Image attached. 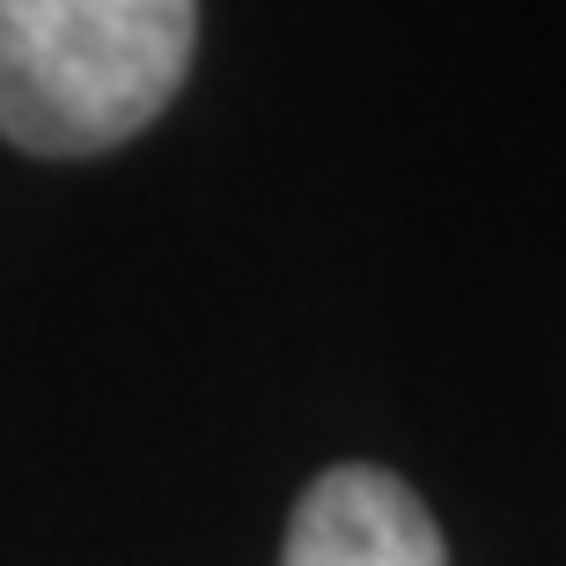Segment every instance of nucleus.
Masks as SVG:
<instances>
[{
    "mask_svg": "<svg viewBox=\"0 0 566 566\" xmlns=\"http://www.w3.org/2000/svg\"><path fill=\"white\" fill-rule=\"evenodd\" d=\"M280 566H449V545L398 471L338 463L294 501Z\"/></svg>",
    "mask_w": 566,
    "mask_h": 566,
    "instance_id": "2",
    "label": "nucleus"
},
{
    "mask_svg": "<svg viewBox=\"0 0 566 566\" xmlns=\"http://www.w3.org/2000/svg\"><path fill=\"white\" fill-rule=\"evenodd\" d=\"M199 0H0V133L22 155H104L185 88Z\"/></svg>",
    "mask_w": 566,
    "mask_h": 566,
    "instance_id": "1",
    "label": "nucleus"
}]
</instances>
